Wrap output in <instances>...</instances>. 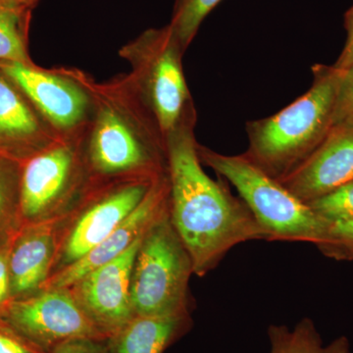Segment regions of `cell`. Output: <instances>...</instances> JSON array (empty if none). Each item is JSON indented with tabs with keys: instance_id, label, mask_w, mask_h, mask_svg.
<instances>
[{
	"instance_id": "obj_15",
	"label": "cell",
	"mask_w": 353,
	"mask_h": 353,
	"mask_svg": "<svg viewBox=\"0 0 353 353\" xmlns=\"http://www.w3.org/2000/svg\"><path fill=\"white\" fill-rule=\"evenodd\" d=\"M190 314L134 316L108 340L110 353H163L192 327Z\"/></svg>"
},
{
	"instance_id": "obj_6",
	"label": "cell",
	"mask_w": 353,
	"mask_h": 353,
	"mask_svg": "<svg viewBox=\"0 0 353 353\" xmlns=\"http://www.w3.org/2000/svg\"><path fill=\"white\" fill-rule=\"evenodd\" d=\"M157 179L129 183L62 218L50 277L75 263L110 236L139 208Z\"/></svg>"
},
{
	"instance_id": "obj_13",
	"label": "cell",
	"mask_w": 353,
	"mask_h": 353,
	"mask_svg": "<svg viewBox=\"0 0 353 353\" xmlns=\"http://www.w3.org/2000/svg\"><path fill=\"white\" fill-rule=\"evenodd\" d=\"M3 70L53 124L72 127L82 118L87 97L76 85L17 62Z\"/></svg>"
},
{
	"instance_id": "obj_18",
	"label": "cell",
	"mask_w": 353,
	"mask_h": 353,
	"mask_svg": "<svg viewBox=\"0 0 353 353\" xmlns=\"http://www.w3.org/2000/svg\"><path fill=\"white\" fill-rule=\"evenodd\" d=\"M222 0H178L170 26L182 48L189 46L203 20Z\"/></svg>"
},
{
	"instance_id": "obj_16",
	"label": "cell",
	"mask_w": 353,
	"mask_h": 353,
	"mask_svg": "<svg viewBox=\"0 0 353 353\" xmlns=\"http://www.w3.org/2000/svg\"><path fill=\"white\" fill-rule=\"evenodd\" d=\"M270 353H350L347 336H339L325 345L314 322L303 318L292 329L271 325L267 331Z\"/></svg>"
},
{
	"instance_id": "obj_27",
	"label": "cell",
	"mask_w": 353,
	"mask_h": 353,
	"mask_svg": "<svg viewBox=\"0 0 353 353\" xmlns=\"http://www.w3.org/2000/svg\"><path fill=\"white\" fill-rule=\"evenodd\" d=\"M6 206V192L4 190L3 185L0 181V217L3 213L4 208Z\"/></svg>"
},
{
	"instance_id": "obj_7",
	"label": "cell",
	"mask_w": 353,
	"mask_h": 353,
	"mask_svg": "<svg viewBox=\"0 0 353 353\" xmlns=\"http://www.w3.org/2000/svg\"><path fill=\"white\" fill-rule=\"evenodd\" d=\"M143 236L117 259L88 272L67 288L85 314L108 339L134 317L131 278Z\"/></svg>"
},
{
	"instance_id": "obj_1",
	"label": "cell",
	"mask_w": 353,
	"mask_h": 353,
	"mask_svg": "<svg viewBox=\"0 0 353 353\" xmlns=\"http://www.w3.org/2000/svg\"><path fill=\"white\" fill-rule=\"evenodd\" d=\"M197 143L189 124L167 137L169 214L194 264V275L214 270L234 246L267 241L252 211L220 178L202 168Z\"/></svg>"
},
{
	"instance_id": "obj_21",
	"label": "cell",
	"mask_w": 353,
	"mask_h": 353,
	"mask_svg": "<svg viewBox=\"0 0 353 353\" xmlns=\"http://www.w3.org/2000/svg\"><path fill=\"white\" fill-rule=\"evenodd\" d=\"M318 250L329 259L353 261V220L331 222L329 240Z\"/></svg>"
},
{
	"instance_id": "obj_23",
	"label": "cell",
	"mask_w": 353,
	"mask_h": 353,
	"mask_svg": "<svg viewBox=\"0 0 353 353\" xmlns=\"http://www.w3.org/2000/svg\"><path fill=\"white\" fill-rule=\"evenodd\" d=\"M0 353H46L1 319Z\"/></svg>"
},
{
	"instance_id": "obj_25",
	"label": "cell",
	"mask_w": 353,
	"mask_h": 353,
	"mask_svg": "<svg viewBox=\"0 0 353 353\" xmlns=\"http://www.w3.org/2000/svg\"><path fill=\"white\" fill-rule=\"evenodd\" d=\"M11 241L0 246V309L4 307L11 299V278L9 268Z\"/></svg>"
},
{
	"instance_id": "obj_20",
	"label": "cell",
	"mask_w": 353,
	"mask_h": 353,
	"mask_svg": "<svg viewBox=\"0 0 353 353\" xmlns=\"http://www.w3.org/2000/svg\"><path fill=\"white\" fill-rule=\"evenodd\" d=\"M307 204L330 222L353 220V181Z\"/></svg>"
},
{
	"instance_id": "obj_11",
	"label": "cell",
	"mask_w": 353,
	"mask_h": 353,
	"mask_svg": "<svg viewBox=\"0 0 353 353\" xmlns=\"http://www.w3.org/2000/svg\"><path fill=\"white\" fill-rule=\"evenodd\" d=\"M61 219L27 225L13 241L9 256L11 296H31L43 289L57 253Z\"/></svg>"
},
{
	"instance_id": "obj_4",
	"label": "cell",
	"mask_w": 353,
	"mask_h": 353,
	"mask_svg": "<svg viewBox=\"0 0 353 353\" xmlns=\"http://www.w3.org/2000/svg\"><path fill=\"white\" fill-rule=\"evenodd\" d=\"M194 264L172 224L168 206L146 230L131 278L134 316L190 314L189 283Z\"/></svg>"
},
{
	"instance_id": "obj_12",
	"label": "cell",
	"mask_w": 353,
	"mask_h": 353,
	"mask_svg": "<svg viewBox=\"0 0 353 353\" xmlns=\"http://www.w3.org/2000/svg\"><path fill=\"white\" fill-rule=\"evenodd\" d=\"M182 48L171 28L160 36L150 68V99L158 126L167 137L182 125L188 99L187 85L181 67L179 48Z\"/></svg>"
},
{
	"instance_id": "obj_9",
	"label": "cell",
	"mask_w": 353,
	"mask_h": 353,
	"mask_svg": "<svg viewBox=\"0 0 353 353\" xmlns=\"http://www.w3.org/2000/svg\"><path fill=\"white\" fill-rule=\"evenodd\" d=\"M279 182L305 203L353 181V124L334 125L314 152Z\"/></svg>"
},
{
	"instance_id": "obj_28",
	"label": "cell",
	"mask_w": 353,
	"mask_h": 353,
	"mask_svg": "<svg viewBox=\"0 0 353 353\" xmlns=\"http://www.w3.org/2000/svg\"><path fill=\"white\" fill-rule=\"evenodd\" d=\"M9 0H0V2H8Z\"/></svg>"
},
{
	"instance_id": "obj_17",
	"label": "cell",
	"mask_w": 353,
	"mask_h": 353,
	"mask_svg": "<svg viewBox=\"0 0 353 353\" xmlns=\"http://www.w3.org/2000/svg\"><path fill=\"white\" fill-rule=\"evenodd\" d=\"M36 130L32 114L10 85L0 79V134L25 137Z\"/></svg>"
},
{
	"instance_id": "obj_19",
	"label": "cell",
	"mask_w": 353,
	"mask_h": 353,
	"mask_svg": "<svg viewBox=\"0 0 353 353\" xmlns=\"http://www.w3.org/2000/svg\"><path fill=\"white\" fill-rule=\"evenodd\" d=\"M19 22V12L14 2H0V59L11 63H23L26 60Z\"/></svg>"
},
{
	"instance_id": "obj_2",
	"label": "cell",
	"mask_w": 353,
	"mask_h": 353,
	"mask_svg": "<svg viewBox=\"0 0 353 353\" xmlns=\"http://www.w3.org/2000/svg\"><path fill=\"white\" fill-rule=\"evenodd\" d=\"M312 85L280 112L246 124L243 154L272 178L294 170L326 138L333 127L334 106L343 71L317 65Z\"/></svg>"
},
{
	"instance_id": "obj_14",
	"label": "cell",
	"mask_w": 353,
	"mask_h": 353,
	"mask_svg": "<svg viewBox=\"0 0 353 353\" xmlns=\"http://www.w3.org/2000/svg\"><path fill=\"white\" fill-rule=\"evenodd\" d=\"M90 160L95 170L105 175L152 167V157L110 108L102 111L97 120Z\"/></svg>"
},
{
	"instance_id": "obj_10",
	"label": "cell",
	"mask_w": 353,
	"mask_h": 353,
	"mask_svg": "<svg viewBox=\"0 0 353 353\" xmlns=\"http://www.w3.org/2000/svg\"><path fill=\"white\" fill-rule=\"evenodd\" d=\"M168 203V178H157L139 208L110 236L75 263L53 274L43 290L67 289L88 272L117 259L145 234Z\"/></svg>"
},
{
	"instance_id": "obj_3",
	"label": "cell",
	"mask_w": 353,
	"mask_h": 353,
	"mask_svg": "<svg viewBox=\"0 0 353 353\" xmlns=\"http://www.w3.org/2000/svg\"><path fill=\"white\" fill-rule=\"evenodd\" d=\"M202 164L238 190L267 241L307 243L318 248L329 240L331 222L253 164L245 154L226 155L197 146Z\"/></svg>"
},
{
	"instance_id": "obj_24",
	"label": "cell",
	"mask_w": 353,
	"mask_h": 353,
	"mask_svg": "<svg viewBox=\"0 0 353 353\" xmlns=\"http://www.w3.org/2000/svg\"><path fill=\"white\" fill-rule=\"evenodd\" d=\"M51 353H110L108 340L75 339L58 345Z\"/></svg>"
},
{
	"instance_id": "obj_8",
	"label": "cell",
	"mask_w": 353,
	"mask_h": 353,
	"mask_svg": "<svg viewBox=\"0 0 353 353\" xmlns=\"http://www.w3.org/2000/svg\"><path fill=\"white\" fill-rule=\"evenodd\" d=\"M75 155L66 146L41 153L26 165L19 209L26 225L66 217L67 196L73 183Z\"/></svg>"
},
{
	"instance_id": "obj_5",
	"label": "cell",
	"mask_w": 353,
	"mask_h": 353,
	"mask_svg": "<svg viewBox=\"0 0 353 353\" xmlns=\"http://www.w3.org/2000/svg\"><path fill=\"white\" fill-rule=\"evenodd\" d=\"M2 320L39 350L51 353L75 339L108 340L69 289H44L1 308Z\"/></svg>"
},
{
	"instance_id": "obj_26",
	"label": "cell",
	"mask_w": 353,
	"mask_h": 353,
	"mask_svg": "<svg viewBox=\"0 0 353 353\" xmlns=\"http://www.w3.org/2000/svg\"><path fill=\"white\" fill-rule=\"evenodd\" d=\"M345 29H347V41L334 68L341 71H347L353 66V6L345 14Z\"/></svg>"
},
{
	"instance_id": "obj_22",
	"label": "cell",
	"mask_w": 353,
	"mask_h": 353,
	"mask_svg": "<svg viewBox=\"0 0 353 353\" xmlns=\"http://www.w3.org/2000/svg\"><path fill=\"white\" fill-rule=\"evenodd\" d=\"M338 124H353V66L343 71L336 106L333 126Z\"/></svg>"
}]
</instances>
